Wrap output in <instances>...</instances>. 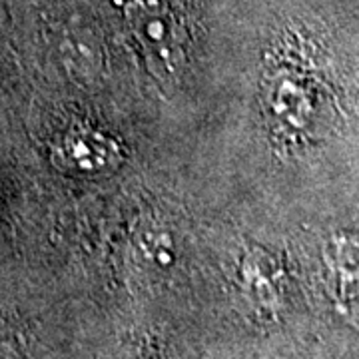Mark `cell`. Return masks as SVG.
I'll list each match as a JSON object with an SVG mask.
<instances>
[]
</instances>
